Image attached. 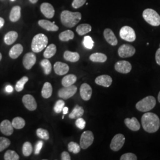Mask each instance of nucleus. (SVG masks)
I'll return each instance as SVG.
<instances>
[{"label":"nucleus","instance_id":"nucleus-54","mask_svg":"<svg viewBox=\"0 0 160 160\" xmlns=\"http://www.w3.org/2000/svg\"><path fill=\"white\" fill-rule=\"evenodd\" d=\"M1 59H2V55H1V53H0V61H1Z\"/></svg>","mask_w":160,"mask_h":160},{"label":"nucleus","instance_id":"nucleus-45","mask_svg":"<svg viewBox=\"0 0 160 160\" xmlns=\"http://www.w3.org/2000/svg\"><path fill=\"white\" fill-rule=\"evenodd\" d=\"M86 2V0H74L72 6L74 8H78L84 5Z\"/></svg>","mask_w":160,"mask_h":160},{"label":"nucleus","instance_id":"nucleus-43","mask_svg":"<svg viewBox=\"0 0 160 160\" xmlns=\"http://www.w3.org/2000/svg\"><path fill=\"white\" fill-rule=\"evenodd\" d=\"M137 157L135 154L131 152H128L122 155L120 157V160H137Z\"/></svg>","mask_w":160,"mask_h":160},{"label":"nucleus","instance_id":"nucleus-48","mask_svg":"<svg viewBox=\"0 0 160 160\" xmlns=\"http://www.w3.org/2000/svg\"><path fill=\"white\" fill-rule=\"evenodd\" d=\"M155 61L157 63L160 65V48L155 53Z\"/></svg>","mask_w":160,"mask_h":160},{"label":"nucleus","instance_id":"nucleus-6","mask_svg":"<svg viewBox=\"0 0 160 160\" xmlns=\"http://www.w3.org/2000/svg\"><path fill=\"white\" fill-rule=\"evenodd\" d=\"M119 35L121 39L129 42H134L136 39V34L133 29L130 26H125L120 30Z\"/></svg>","mask_w":160,"mask_h":160},{"label":"nucleus","instance_id":"nucleus-2","mask_svg":"<svg viewBox=\"0 0 160 160\" xmlns=\"http://www.w3.org/2000/svg\"><path fill=\"white\" fill-rule=\"evenodd\" d=\"M81 14L79 12H71L64 10L61 14V20L63 26L67 28H73L80 22Z\"/></svg>","mask_w":160,"mask_h":160},{"label":"nucleus","instance_id":"nucleus-28","mask_svg":"<svg viewBox=\"0 0 160 160\" xmlns=\"http://www.w3.org/2000/svg\"><path fill=\"white\" fill-rule=\"evenodd\" d=\"M107 56L102 53H94L90 57V59L94 62L103 63L107 61Z\"/></svg>","mask_w":160,"mask_h":160},{"label":"nucleus","instance_id":"nucleus-19","mask_svg":"<svg viewBox=\"0 0 160 160\" xmlns=\"http://www.w3.org/2000/svg\"><path fill=\"white\" fill-rule=\"evenodd\" d=\"M125 123L126 126L132 131H138L141 128V125L139 121L135 117H133L131 119L126 118L125 119Z\"/></svg>","mask_w":160,"mask_h":160},{"label":"nucleus","instance_id":"nucleus-29","mask_svg":"<svg viewBox=\"0 0 160 160\" xmlns=\"http://www.w3.org/2000/svg\"><path fill=\"white\" fill-rule=\"evenodd\" d=\"M77 78L75 75H67L62 78V85L63 87H68L74 85V84L77 81Z\"/></svg>","mask_w":160,"mask_h":160},{"label":"nucleus","instance_id":"nucleus-24","mask_svg":"<svg viewBox=\"0 0 160 160\" xmlns=\"http://www.w3.org/2000/svg\"><path fill=\"white\" fill-rule=\"evenodd\" d=\"M21 17V7L20 6H14L10 14V20L12 22H16Z\"/></svg>","mask_w":160,"mask_h":160},{"label":"nucleus","instance_id":"nucleus-3","mask_svg":"<svg viewBox=\"0 0 160 160\" xmlns=\"http://www.w3.org/2000/svg\"><path fill=\"white\" fill-rule=\"evenodd\" d=\"M48 38L45 34L39 33L34 36L32 42V50L34 53L42 51L48 45Z\"/></svg>","mask_w":160,"mask_h":160},{"label":"nucleus","instance_id":"nucleus-35","mask_svg":"<svg viewBox=\"0 0 160 160\" xmlns=\"http://www.w3.org/2000/svg\"><path fill=\"white\" fill-rule=\"evenodd\" d=\"M23 154L25 157H29L32 154L33 152V147L32 145L29 142H26L23 144L22 147Z\"/></svg>","mask_w":160,"mask_h":160},{"label":"nucleus","instance_id":"nucleus-10","mask_svg":"<svg viewBox=\"0 0 160 160\" xmlns=\"http://www.w3.org/2000/svg\"><path fill=\"white\" fill-rule=\"evenodd\" d=\"M135 48L129 44H123L118 49L119 56L121 58H129L132 57L135 53Z\"/></svg>","mask_w":160,"mask_h":160},{"label":"nucleus","instance_id":"nucleus-22","mask_svg":"<svg viewBox=\"0 0 160 160\" xmlns=\"http://www.w3.org/2000/svg\"><path fill=\"white\" fill-rule=\"evenodd\" d=\"M23 51V47L21 44H16L12 46L9 52V56L12 59H17Z\"/></svg>","mask_w":160,"mask_h":160},{"label":"nucleus","instance_id":"nucleus-14","mask_svg":"<svg viewBox=\"0 0 160 160\" xmlns=\"http://www.w3.org/2000/svg\"><path fill=\"white\" fill-rule=\"evenodd\" d=\"M80 92L82 99L85 101L89 100L92 97V92L91 86L87 83H83L80 87Z\"/></svg>","mask_w":160,"mask_h":160},{"label":"nucleus","instance_id":"nucleus-1","mask_svg":"<svg viewBox=\"0 0 160 160\" xmlns=\"http://www.w3.org/2000/svg\"><path fill=\"white\" fill-rule=\"evenodd\" d=\"M141 123L143 129L148 133H155L159 129L160 119L156 114L147 112L141 118Z\"/></svg>","mask_w":160,"mask_h":160},{"label":"nucleus","instance_id":"nucleus-23","mask_svg":"<svg viewBox=\"0 0 160 160\" xmlns=\"http://www.w3.org/2000/svg\"><path fill=\"white\" fill-rule=\"evenodd\" d=\"M64 59L71 62H76L80 60V56L78 53L66 51L63 53Z\"/></svg>","mask_w":160,"mask_h":160},{"label":"nucleus","instance_id":"nucleus-17","mask_svg":"<svg viewBox=\"0 0 160 160\" xmlns=\"http://www.w3.org/2000/svg\"><path fill=\"white\" fill-rule=\"evenodd\" d=\"M112 78L108 75H102L98 77L95 80V82L97 85L103 86L104 87H109L111 86L112 83Z\"/></svg>","mask_w":160,"mask_h":160},{"label":"nucleus","instance_id":"nucleus-11","mask_svg":"<svg viewBox=\"0 0 160 160\" xmlns=\"http://www.w3.org/2000/svg\"><path fill=\"white\" fill-rule=\"evenodd\" d=\"M114 68L116 71L122 74H128L131 72L132 65L126 61H119L114 65Z\"/></svg>","mask_w":160,"mask_h":160},{"label":"nucleus","instance_id":"nucleus-16","mask_svg":"<svg viewBox=\"0 0 160 160\" xmlns=\"http://www.w3.org/2000/svg\"><path fill=\"white\" fill-rule=\"evenodd\" d=\"M0 131L7 136L12 135L14 131V127L12 122L7 119L3 120L0 124Z\"/></svg>","mask_w":160,"mask_h":160},{"label":"nucleus","instance_id":"nucleus-44","mask_svg":"<svg viewBox=\"0 0 160 160\" xmlns=\"http://www.w3.org/2000/svg\"><path fill=\"white\" fill-rule=\"evenodd\" d=\"M75 125L78 128H79L80 129H84L86 127V121L83 118H81H81L77 119V120L75 121Z\"/></svg>","mask_w":160,"mask_h":160},{"label":"nucleus","instance_id":"nucleus-41","mask_svg":"<svg viewBox=\"0 0 160 160\" xmlns=\"http://www.w3.org/2000/svg\"><path fill=\"white\" fill-rule=\"evenodd\" d=\"M83 45L87 49H92L94 46V41L90 36H86L83 40Z\"/></svg>","mask_w":160,"mask_h":160},{"label":"nucleus","instance_id":"nucleus-38","mask_svg":"<svg viewBox=\"0 0 160 160\" xmlns=\"http://www.w3.org/2000/svg\"><path fill=\"white\" fill-rule=\"evenodd\" d=\"M68 148L69 151L74 154H78L81 151V147L80 145L75 142H70L68 143Z\"/></svg>","mask_w":160,"mask_h":160},{"label":"nucleus","instance_id":"nucleus-42","mask_svg":"<svg viewBox=\"0 0 160 160\" xmlns=\"http://www.w3.org/2000/svg\"><path fill=\"white\" fill-rule=\"evenodd\" d=\"M65 106V102L62 100H58L56 103L55 104L54 106V111L56 113H60L62 110H63V108Z\"/></svg>","mask_w":160,"mask_h":160},{"label":"nucleus","instance_id":"nucleus-52","mask_svg":"<svg viewBox=\"0 0 160 160\" xmlns=\"http://www.w3.org/2000/svg\"><path fill=\"white\" fill-rule=\"evenodd\" d=\"M29 1L32 4H36L38 1V0H29Z\"/></svg>","mask_w":160,"mask_h":160},{"label":"nucleus","instance_id":"nucleus-21","mask_svg":"<svg viewBox=\"0 0 160 160\" xmlns=\"http://www.w3.org/2000/svg\"><path fill=\"white\" fill-rule=\"evenodd\" d=\"M38 24L41 28L48 31L56 32L59 30V28L55 24L46 20H40L39 21Z\"/></svg>","mask_w":160,"mask_h":160},{"label":"nucleus","instance_id":"nucleus-56","mask_svg":"<svg viewBox=\"0 0 160 160\" xmlns=\"http://www.w3.org/2000/svg\"><path fill=\"white\" fill-rule=\"evenodd\" d=\"M10 1H14L15 0H10Z\"/></svg>","mask_w":160,"mask_h":160},{"label":"nucleus","instance_id":"nucleus-25","mask_svg":"<svg viewBox=\"0 0 160 160\" xmlns=\"http://www.w3.org/2000/svg\"><path fill=\"white\" fill-rule=\"evenodd\" d=\"M84 113V109L78 105H76L74 108L71 112V113L69 114V118L71 119H75L81 118Z\"/></svg>","mask_w":160,"mask_h":160},{"label":"nucleus","instance_id":"nucleus-8","mask_svg":"<svg viewBox=\"0 0 160 160\" xmlns=\"http://www.w3.org/2000/svg\"><path fill=\"white\" fill-rule=\"evenodd\" d=\"M125 142V138L123 134H116L112 139L110 143V148L113 151H118L122 148Z\"/></svg>","mask_w":160,"mask_h":160},{"label":"nucleus","instance_id":"nucleus-51","mask_svg":"<svg viewBox=\"0 0 160 160\" xmlns=\"http://www.w3.org/2000/svg\"><path fill=\"white\" fill-rule=\"evenodd\" d=\"M62 112H63V114H67L68 112V108L67 107H64L63 110H62Z\"/></svg>","mask_w":160,"mask_h":160},{"label":"nucleus","instance_id":"nucleus-33","mask_svg":"<svg viewBox=\"0 0 160 160\" xmlns=\"http://www.w3.org/2000/svg\"><path fill=\"white\" fill-rule=\"evenodd\" d=\"M12 125L14 128L16 129H21L25 126L26 122L22 118L16 117L12 119Z\"/></svg>","mask_w":160,"mask_h":160},{"label":"nucleus","instance_id":"nucleus-26","mask_svg":"<svg viewBox=\"0 0 160 160\" xmlns=\"http://www.w3.org/2000/svg\"><path fill=\"white\" fill-rule=\"evenodd\" d=\"M17 38H18V33L17 32L15 31H10L5 35L4 40L6 44L8 45H10L16 42Z\"/></svg>","mask_w":160,"mask_h":160},{"label":"nucleus","instance_id":"nucleus-37","mask_svg":"<svg viewBox=\"0 0 160 160\" xmlns=\"http://www.w3.org/2000/svg\"><path fill=\"white\" fill-rule=\"evenodd\" d=\"M5 160H18L20 159L19 155L14 151L8 150L4 154Z\"/></svg>","mask_w":160,"mask_h":160},{"label":"nucleus","instance_id":"nucleus-5","mask_svg":"<svg viewBox=\"0 0 160 160\" xmlns=\"http://www.w3.org/2000/svg\"><path fill=\"white\" fill-rule=\"evenodd\" d=\"M143 19L152 26H158L160 25V16L151 8L145 9L142 13Z\"/></svg>","mask_w":160,"mask_h":160},{"label":"nucleus","instance_id":"nucleus-32","mask_svg":"<svg viewBox=\"0 0 160 160\" xmlns=\"http://www.w3.org/2000/svg\"><path fill=\"white\" fill-rule=\"evenodd\" d=\"M74 38V33L72 31L68 30L61 33L59 35V38L61 41L67 42L69 40L73 39Z\"/></svg>","mask_w":160,"mask_h":160},{"label":"nucleus","instance_id":"nucleus-20","mask_svg":"<svg viewBox=\"0 0 160 160\" xmlns=\"http://www.w3.org/2000/svg\"><path fill=\"white\" fill-rule=\"evenodd\" d=\"M69 70V67L67 63L61 62H57L54 64L55 72L58 75H63L67 74Z\"/></svg>","mask_w":160,"mask_h":160},{"label":"nucleus","instance_id":"nucleus-36","mask_svg":"<svg viewBox=\"0 0 160 160\" xmlns=\"http://www.w3.org/2000/svg\"><path fill=\"white\" fill-rule=\"evenodd\" d=\"M29 81V78L26 76L23 77L21 79L18 80L16 84V90L18 92H22L24 89V85Z\"/></svg>","mask_w":160,"mask_h":160},{"label":"nucleus","instance_id":"nucleus-27","mask_svg":"<svg viewBox=\"0 0 160 160\" xmlns=\"http://www.w3.org/2000/svg\"><path fill=\"white\" fill-rule=\"evenodd\" d=\"M52 92H53V88H52L51 84L49 82H46L43 86L42 92H41L42 97L45 98H48L51 97L52 94Z\"/></svg>","mask_w":160,"mask_h":160},{"label":"nucleus","instance_id":"nucleus-30","mask_svg":"<svg viewBox=\"0 0 160 160\" xmlns=\"http://www.w3.org/2000/svg\"><path fill=\"white\" fill-rule=\"evenodd\" d=\"M92 31V26L88 24H81L79 25L77 29L76 32L80 36H83Z\"/></svg>","mask_w":160,"mask_h":160},{"label":"nucleus","instance_id":"nucleus-47","mask_svg":"<svg viewBox=\"0 0 160 160\" xmlns=\"http://www.w3.org/2000/svg\"><path fill=\"white\" fill-rule=\"evenodd\" d=\"M61 160H71L70 155L68 152L63 151L61 154Z\"/></svg>","mask_w":160,"mask_h":160},{"label":"nucleus","instance_id":"nucleus-39","mask_svg":"<svg viewBox=\"0 0 160 160\" xmlns=\"http://www.w3.org/2000/svg\"><path fill=\"white\" fill-rule=\"evenodd\" d=\"M36 135L39 138L44 140H48L49 139V132L42 128H39L37 129Z\"/></svg>","mask_w":160,"mask_h":160},{"label":"nucleus","instance_id":"nucleus-15","mask_svg":"<svg viewBox=\"0 0 160 160\" xmlns=\"http://www.w3.org/2000/svg\"><path fill=\"white\" fill-rule=\"evenodd\" d=\"M40 12L48 18H52L54 16L55 10L51 4L48 2L42 3L40 6Z\"/></svg>","mask_w":160,"mask_h":160},{"label":"nucleus","instance_id":"nucleus-7","mask_svg":"<svg viewBox=\"0 0 160 160\" xmlns=\"http://www.w3.org/2000/svg\"><path fill=\"white\" fill-rule=\"evenodd\" d=\"M94 135L90 131H84L80 138V145L81 148L86 149L90 147L94 142Z\"/></svg>","mask_w":160,"mask_h":160},{"label":"nucleus","instance_id":"nucleus-46","mask_svg":"<svg viewBox=\"0 0 160 160\" xmlns=\"http://www.w3.org/2000/svg\"><path fill=\"white\" fill-rule=\"evenodd\" d=\"M43 145V142L42 141H39L36 142L35 145V148H34L35 155H38L40 153V151L42 148Z\"/></svg>","mask_w":160,"mask_h":160},{"label":"nucleus","instance_id":"nucleus-13","mask_svg":"<svg viewBox=\"0 0 160 160\" xmlns=\"http://www.w3.org/2000/svg\"><path fill=\"white\" fill-rule=\"evenodd\" d=\"M36 62V57L35 54L32 52H29L26 53L23 59V66L26 69L32 68Z\"/></svg>","mask_w":160,"mask_h":160},{"label":"nucleus","instance_id":"nucleus-55","mask_svg":"<svg viewBox=\"0 0 160 160\" xmlns=\"http://www.w3.org/2000/svg\"><path fill=\"white\" fill-rule=\"evenodd\" d=\"M64 118V114L63 115V116H62V119H63Z\"/></svg>","mask_w":160,"mask_h":160},{"label":"nucleus","instance_id":"nucleus-34","mask_svg":"<svg viewBox=\"0 0 160 160\" xmlns=\"http://www.w3.org/2000/svg\"><path fill=\"white\" fill-rule=\"evenodd\" d=\"M40 63L41 67L43 69L45 74H50L52 71V65L51 62L48 59H43L40 62Z\"/></svg>","mask_w":160,"mask_h":160},{"label":"nucleus","instance_id":"nucleus-31","mask_svg":"<svg viewBox=\"0 0 160 160\" xmlns=\"http://www.w3.org/2000/svg\"><path fill=\"white\" fill-rule=\"evenodd\" d=\"M57 52V46L55 44H51L48 46L43 53L44 57L48 59L53 57Z\"/></svg>","mask_w":160,"mask_h":160},{"label":"nucleus","instance_id":"nucleus-9","mask_svg":"<svg viewBox=\"0 0 160 160\" xmlns=\"http://www.w3.org/2000/svg\"><path fill=\"white\" fill-rule=\"evenodd\" d=\"M77 92V87L75 86L63 87L58 91V96L64 100H67L72 97Z\"/></svg>","mask_w":160,"mask_h":160},{"label":"nucleus","instance_id":"nucleus-12","mask_svg":"<svg viewBox=\"0 0 160 160\" xmlns=\"http://www.w3.org/2000/svg\"><path fill=\"white\" fill-rule=\"evenodd\" d=\"M23 104L30 111H34L37 109V103L34 97L30 94L24 95L22 98Z\"/></svg>","mask_w":160,"mask_h":160},{"label":"nucleus","instance_id":"nucleus-4","mask_svg":"<svg viewBox=\"0 0 160 160\" xmlns=\"http://www.w3.org/2000/svg\"><path fill=\"white\" fill-rule=\"evenodd\" d=\"M156 105V100L154 97L148 96L143 98L136 104V108L141 112H147L154 108Z\"/></svg>","mask_w":160,"mask_h":160},{"label":"nucleus","instance_id":"nucleus-40","mask_svg":"<svg viewBox=\"0 0 160 160\" xmlns=\"http://www.w3.org/2000/svg\"><path fill=\"white\" fill-rule=\"evenodd\" d=\"M10 141L4 137H0V152L4 151L10 145Z\"/></svg>","mask_w":160,"mask_h":160},{"label":"nucleus","instance_id":"nucleus-50","mask_svg":"<svg viewBox=\"0 0 160 160\" xmlns=\"http://www.w3.org/2000/svg\"><path fill=\"white\" fill-rule=\"evenodd\" d=\"M4 23H5V21L4 18L2 17H0V29H1L4 26Z\"/></svg>","mask_w":160,"mask_h":160},{"label":"nucleus","instance_id":"nucleus-53","mask_svg":"<svg viewBox=\"0 0 160 160\" xmlns=\"http://www.w3.org/2000/svg\"><path fill=\"white\" fill-rule=\"evenodd\" d=\"M158 100L159 102V103H160V92L158 93Z\"/></svg>","mask_w":160,"mask_h":160},{"label":"nucleus","instance_id":"nucleus-18","mask_svg":"<svg viewBox=\"0 0 160 160\" xmlns=\"http://www.w3.org/2000/svg\"><path fill=\"white\" fill-rule=\"evenodd\" d=\"M104 37L107 42L112 46H116L118 44V39L113 32L110 29H106L104 31Z\"/></svg>","mask_w":160,"mask_h":160},{"label":"nucleus","instance_id":"nucleus-49","mask_svg":"<svg viewBox=\"0 0 160 160\" xmlns=\"http://www.w3.org/2000/svg\"><path fill=\"white\" fill-rule=\"evenodd\" d=\"M6 90L7 92H12L13 91V88L12 86H7L6 87Z\"/></svg>","mask_w":160,"mask_h":160}]
</instances>
